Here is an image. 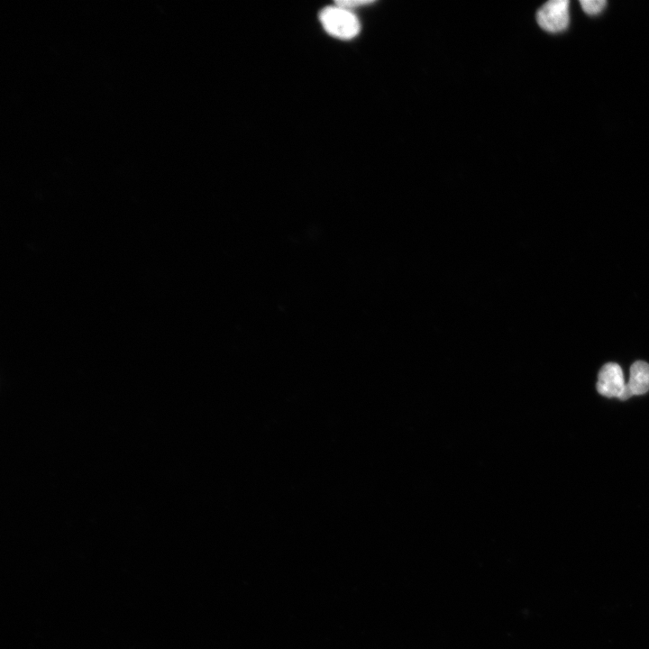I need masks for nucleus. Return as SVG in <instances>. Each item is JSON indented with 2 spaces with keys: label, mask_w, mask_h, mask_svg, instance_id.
I'll list each match as a JSON object with an SVG mask.
<instances>
[{
  "label": "nucleus",
  "mask_w": 649,
  "mask_h": 649,
  "mask_svg": "<svg viewBox=\"0 0 649 649\" xmlns=\"http://www.w3.org/2000/svg\"><path fill=\"white\" fill-rule=\"evenodd\" d=\"M320 22L330 35L341 40L354 38L361 29L354 14L337 5L324 8L320 13Z\"/></svg>",
  "instance_id": "obj_1"
},
{
  "label": "nucleus",
  "mask_w": 649,
  "mask_h": 649,
  "mask_svg": "<svg viewBox=\"0 0 649 649\" xmlns=\"http://www.w3.org/2000/svg\"><path fill=\"white\" fill-rule=\"evenodd\" d=\"M626 383L620 366L615 362L605 364L599 370L597 390L602 396L619 398Z\"/></svg>",
  "instance_id": "obj_3"
},
{
  "label": "nucleus",
  "mask_w": 649,
  "mask_h": 649,
  "mask_svg": "<svg viewBox=\"0 0 649 649\" xmlns=\"http://www.w3.org/2000/svg\"><path fill=\"white\" fill-rule=\"evenodd\" d=\"M372 3H373V1L347 0V1H338V2H336V5L343 7V8H346L348 10H352V8H356V7H359L361 5H370Z\"/></svg>",
  "instance_id": "obj_6"
},
{
  "label": "nucleus",
  "mask_w": 649,
  "mask_h": 649,
  "mask_svg": "<svg viewBox=\"0 0 649 649\" xmlns=\"http://www.w3.org/2000/svg\"><path fill=\"white\" fill-rule=\"evenodd\" d=\"M649 391V364L643 361L634 362L630 368V377L619 399L626 400L633 395H642Z\"/></svg>",
  "instance_id": "obj_4"
},
{
  "label": "nucleus",
  "mask_w": 649,
  "mask_h": 649,
  "mask_svg": "<svg viewBox=\"0 0 649 649\" xmlns=\"http://www.w3.org/2000/svg\"><path fill=\"white\" fill-rule=\"evenodd\" d=\"M580 3L584 12L589 14L600 13L607 4L604 0H581Z\"/></svg>",
  "instance_id": "obj_5"
},
{
  "label": "nucleus",
  "mask_w": 649,
  "mask_h": 649,
  "mask_svg": "<svg viewBox=\"0 0 649 649\" xmlns=\"http://www.w3.org/2000/svg\"><path fill=\"white\" fill-rule=\"evenodd\" d=\"M536 20L544 30L550 32H562L569 23V1L552 0L537 12Z\"/></svg>",
  "instance_id": "obj_2"
}]
</instances>
